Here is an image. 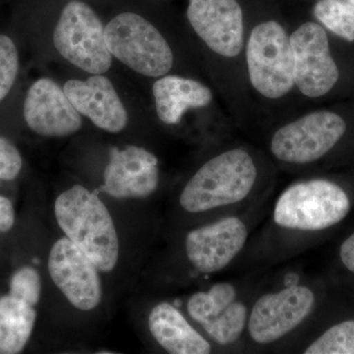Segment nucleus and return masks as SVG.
<instances>
[{"mask_svg":"<svg viewBox=\"0 0 354 354\" xmlns=\"http://www.w3.org/2000/svg\"><path fill=\"white\" fill-rule=\"evenodd\" d=\"M351 207L348 193L328 179L290 184L277 198L269 220L256 239L255 256L271 263L295 255L310 234L325 232L344 221Z\"/></svg>","mask_w":354,"mask_h":354,"instance_id":"f257e3e1","label":"nucleus"},{"mask_svg":"<svg viewBox=\"0 0 354 354\" xmlns=\"http://www.w3.org/2000/svg\"><path fill=\"white\" fill-rule=\"evenodd\" d=\"M262 176L255 157L245 148L221 151L200 165L179 194V206L209 220L241 211L262 201Z\"/></svg>","mask_w":354,"mask_h":354,"instance_id":"f03ea898","label":"nucleus"},{"mask_svg":"<svg viewBox=\"0 0 354 354\" xmlns=\"http://www.w3.org/2000/svg\"><path fill=\"white\" fill-rule=\"evenodd\" d=\"M316 304L315 291L299 274H288L269 288H256L244 342L264 348L285 342L299 333Z\"/></svg>","mask_w":354,"mask_h":354,"instance_id":"7ed1b4c3","label":"nucleus"},{"mask_svg":"<svg viewBox=\"0 0 354 354\" xmlns=\"http://www.w3.org/2000/svg\"><path fill=\"white\" fill-rule=\"evenodd\" d=\"M55 218L73 242L102 272L115 267L120 254L118 232L106 205L82 185H74L57 197Z\"/></svg>","mask_w":354,"mask_h":354,"instance_id":"20e7f679","label":"nucleus"},{"mask_svg":"<svg viewBox=\"0 0 354 354\" xmlns=\"http://www.w3.org/2000/svg\"><path fill=\"white\" fill-rule=\"evenodd\" d=\"M255 290L242 281H218L193 293L186 310L214 346L236 348L244 342Z\"/></svg>","mask_w":354,"mask_h":354,"instance_id":"39448f33","label":"nucleus"},{"mask_svg":"<svg viewBox=\"0 0 354 354\" xmlns=\"http://www.w3.org/2000/svg\"><path fill=\"white\" fill-rule=\"evenodd\" d=\"M104 37L113 59L149 78L171 72L174 55L160 30L143 16L122 12L104 26Z\"/></svg>","mask_w":354,"mask_h":354,"instance_id":"423d86ee","label":"nucleus"},{"mask_svg":"<svg viewBox=\"0 0 354 354\" xmlns=\"http://www.w3.org/2000/svg\"><path fill=\"white\" fill-rule=\"evenodd\" d=\"M104 26L87 3L70 1L55 23L53 46L65 62L88 75L108 73L113 57L106 44Z\"/></svg>","mask_w":354,"mask_h":354,"instance_id":"0eeeda50","label":"nucleus"},{"mask_svg":"<svg viewBox=\"0 0 354 354\" xmlns=\"http://www.w3.org/2000/svg\"><path fill=\"white\" fill-rule=\"evenodd\" d=\"M246 64L251 85L267 99H281L295 87L290 38L277 21L253 28L247 41Z\"/></svg>","mask_w":354,"mask_h":354,"instance_id":"6e6552de","label":"nucleus"},{"mask_svg":"<svg viewBox=\"0 0 354 354\" xmlns=\"http://www.w3.org/2000/svg\"><path fill=\"white\" fill-rule=\"evenodd\" d=\"M346 131V121L339 114L314 111L276 130L270 141V152L281 164H313L330 152Z\"/></svg>","mask_w":354,"mask_h":354,"instance_id":"1a4fd4ad","label":"nucleus"},{"mask_svg":"<svg viewBox=\"0 0 354 354\" xmlns=\"http://www.w3.org/2000/svg\"><path fill=\"white\" fill-rule=\"evenodd\" d=\"M290 38L295 87L312 99L327 95L339 81V71L325 29L318 23L306 22Z\"/></svg>","mask_w":354,"mask_h":354,"instance_id":"9d476101","label":"nucleus"},{"mask_svg":"<svg viewBox=\"0 0 354 354\" xmlns=\"http://www.w3.org/2000/svg\"><path fill=\"white\" fill-rule=\"evenodd\" d=\"M48 270L53 283L77 309L88 311L102 299V285L97 266L67 237L51 248Z\"/></svg>","mask_w":354,"mask_h":354,"instance_id":"9b49d317","label":"nucleus"},{"mask_svg":"<svg viewBox=\"0 0 354 354\" xmlns=\"http://www.w3.org/2000/svg\"><path fill=\"white\" fill-rule=\"evenodd\" d=\"M186 13L193 31L213 53L230 58L241 55L244 18L236 0H189Z\"/></svg>","mask_w":354,"mask_h":354,"instance_id":"f8f14e48","label":"nucleus"},{"mask_svg":"<svg viewBox=\"0 0 354 354\" xmlns=\"http://www.w3.org/2000/svg\"><path fill=\"white\" fill-rule=\"evenodd\" d=\"M23 115L28 127L44 137L70 136L82 128L83 116L74 108L64 88L43 77L26 94Z\"/></svg>","mask_w":354,"mask_h":354,"instance_id":"ddd939ff","label":"nucleus"},{"mask_svg":"<svg viewBox=\"0 0 354 354\" xmlns=\"http://www.w3.org/2000/svg\"><path fill=\"white\" fill-rule=\"evenodd\" d=\"M160 183L158 160L143 147L113 148L104 172L102 190L118 199L150 197Z\"/></svg>","mask_w":354,"mask_h":354,"instance_id":"4468645a","label":"nucleus"},{"mask_svg":"<svg viewBox=\"0 0 354 354\" xmlns=\"http://www.w3.org/2000/svg\"><path fill=\"white\" fill-rule=\"evenodd\" d=\"M62 88L77 111L95 127L111 134L122 132L127 127V106L106 74L69 79Z\"/></svg>","mask_w":354,"mask_h":354,"instance_id":"2eb2a0df","label":"nucleus"},{"mask_svg":"<svg viewBox=\"0 0 354 354\" xmlns=\"http://www.w3.org/2000/svg\"><path fill=\"white\" fill-rule=\"evenodd\" d=\"M149 330L158 346L171 354H209L214 344L193 327L180 310L162 301L149 314Z\"/></svg>","mask_w":354,"mask_h":354,"instance_id":"dca6fc26","label":"nucleus"},{"mask_svg":"<svg viewBox=\"0 0 354 354\" xmlns=\"http://www.w3.org/2000/svg\"><path fill=\"white\" fill-rule=\"evenodd\" d=\"M152 91L158 120L167 125L179 124L188 109L206 108L213 101L208 86L174 74L158 77Z\"/></svg>","mask_w":354,"mask_h":354,"instance_id":"f3484780","label":"nucleus"},{"mask_svg":"<svg viewBox=\"0 0 354 354\" xmlns=\"http://www.w3.org/2000/svg\"><path fill=\"white\" fill-rule=\"evenodd\" d=\"M34 306L11 297L0 298V354L19 353L36 322Z\"/></svg>","mask_w":354,"mask_h":354,"instance_id":"a211bd4d","label":"nucleus"},{"mask_svg":"<svg viewBox=\"0 0 354 354\" xmlns=\"http://www.w3.org/2000/svg\"><path fill=\"white\" fill-rule=\"evenodd\" d=\"M313 14L326 29L354 41V4L349 0H318Z\"/></svg>","mask_w":354,"mask_h":354,"instance_id":"6ab92c4d","label":"nucleus"},{"mask_svg":"<svg viewBox=\"0 0 354 354\" xmlns=\"http://www.w3.org/2000/svg\"><path fill=\"white\" fill-rule=\"evenodd\" d=\"M304 354H354V320L342 321L326 330L301 351Z\"/></svg>","mask_w":354,"mask_h":354,"instance_id":"aec40b11","label":"nucleus"},{"mask_svg":"<svg viewBox=\"0 0 354 354\" xmlns=\"http://www.w3.org/2000/svg\"><path fill=\"white\" fill-rule=\"evenodd\" d=\"M19 71V53L10 37L0 34V104L12 90Z\"/></svg>","mask_w":354,"mask_h":354,"instance_id":"412c9836","label":"nucleus"},{"mask_svg":"<svg viewBox=\"0 0 354 354\" xmlns=\"http://www.w3.org/2000/svg\"><path fill=\"white\" fill-rule=\"evenodd\" d=\"M41 283L39 272L31 267H24L14 274L10 283L11 297L35 306L41 297Z\"/></svg>","mask_w":354,"mask_h":354,"instance_id":"4be33fe9","label":"nucleus"},{"mask_svg":"<svg viewBox=\"0 0 354 354\" xmlns=\"http://www.w3.org/2000/svg\"><path fill=\"white\" fill-rule=\"evenodd\" d=\"M19 151L8 139L0 136V179L13 180L22 169Z\"/></svg>","mask_w":354,"mask_h":354,"instance_id":"5701e85b","label":"nucleus"},{"mask_svg":"<svg viewBox=\"0 0 354 354\" xmlns=\"http://www.w3.org/2000/svg\"><path fill=\"white\" fill-rule=\"evenodd\" d=\"M14 209L12 204L6 197L0 196V232H6L14 225Z\"/></svg>","mask_w":354,"mask_h":354,"instance_id":"b1692460","label":"nucleus"},{"mask_svg":"<svg viewBox=\"0 0 354 354\" xmlns=\"http://www.w3.org/2000/svg\"><path fill=\"white\" fill-rule=\"evenodd\" d=\"M339 257L344 267L354 274V232L342 242Z\"/></svg>","mask_w":354,"mask_h":354,"instance_id":"393cba45","label":"nucleus"},{"mask_svg":"<svg viewBox=\"0 0 354 354\" xmlns=\"http://www.w3.org/2000/svg\"><path fill=\"white\" fill-rule=\"evenodd\" d=\"M349 1H351V3L354 4V0H349Z\"/></svg>","mask_w":354,"mask_h":354,"instance_id":"a878e982","label":"nucleus"}]
</instances>
